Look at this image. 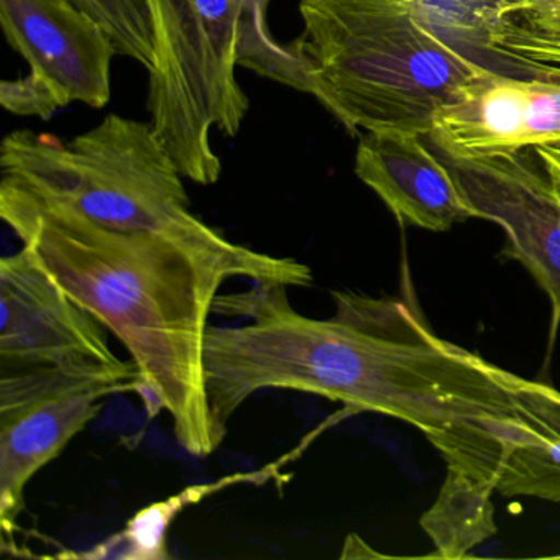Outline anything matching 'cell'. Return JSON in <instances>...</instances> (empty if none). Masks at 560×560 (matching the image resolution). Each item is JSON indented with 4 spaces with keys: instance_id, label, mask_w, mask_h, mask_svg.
<instances>
[{
    "instance_id": "cell-1",
    "label": "cell",
    "mask_w": 560,
    "mask_h": 560,
    "mask_svg": "<svg viewBox=\"0 0 560 560\" xmlns=\"http://www.w3.org/2000/svg\"><path fill=\"white\" fill-rule=\"evenodd\" d=\"M0 218L124 343L149 418L168 412L179 445L211 455L221 444L206 393V332L219 288L229 278L252 280L247 268L170 235L113 231L4 191Z\"/></svg>"
},
{
    "instance_id": "cell-2",
    "label": "cell",
    "mask_w": 560,
    "mask_h": 560,
    "mask_svg": "<svg viewBox=\"0 0 560 560\" xmlns=\"http://www.w3.org/2000/svg\"><path fill=\"white\" fill-rule=\"evenodd\" d=\"M0 170V191L35 205L113 231L170 235L247 268L252 281L313 284L307 265L234 244L192 214L185 176L152 124L109 114L70 142L18 130L2 140Z\"/></svg>"
},
{
    "instance_id": "cell-3",
    "label": "cell",
    "mask_w": 560,
    "mask_h": 560,
    "mask_svg": "<svg viewBox=\"0 0 560 560\" xmlns=\"http://www.w3.org/2000/svg\"><path fill=\"white\" fill-rule=\"evenodd\" d=\"M320 106L350 136L412 132L488 68L458 50L409 0H301Z\"/></svg>"
},
{
    "instance_id": "cell-4",
    "label": "cell",
    "mask_w": 560,
    "mask_h": 560,
    "mask_svg": "<svg viewBox=\"0 0 560 560\" xmlns=\"http://www.w3.org/2000/svg\"><path fill=\"white\" fill-rule=\"evenodd\" d=\"M155 60L149 70L150 124L189 182L215 185L218 129L237 137L250 109L238 84L237 9L232 0H145Z\"/></svg>"
},
{
    "instance_id": "cell-5",
    "label": "cell",
    "mask_w": 560,
    "mask_h": 560,
    "mask_svg": "<svg viewBox=\"0 0 560 560\" xmlns=\"http://www.w3.org/2000/svg\"><path fill=\"white\" fill-rule=\"evenodd\" d=\"M133 362L45 365L0 375V527L15 546L25 488L117 393H136Z\"/></svg>"
},
{
    "instance_id": "cell-6",
    "label": "cell",
    "mask_w": 560,
    "mask_h": 560,
    "mask_svg": "<svg viewBox=\"0 0 560 560\" xmlns=\"http://www.w3.org/2000/svg\"><path fill=\"white\" fill-rule=\"evenodd\" d=\"M477 219L506 234L501 257L516 260L552 307L549 352L560 327V196L533 150L477 160H447Z\"/></svg>"
},
{
    "instance_id": "cell-7",
    "label": "cell",
    "mask_w": 560,
    "mask_h": 560,
    "mask_svg": "<svg viewBox=\"0 0 560 560\" xmlns=\"http://www.w3.org/2000/svg\"><path fill=\"white\" fill-rule=\"evenodd\" d=\"M2 372L45 365L119 363L107 327L73 300L34 250L0 258Z\"/></svg>"
},
{
    "instance_id": "cell-8",
    "label": "cell",
    "mask_w": 560,
    "mask_h": 560,
    "mask_svg": "<svg viewBox=\"0 0 560 560\" xmlns=\"http://www.w3.org/2000/svg\"><path fill=\"white\" fill-rule=\"evenodd\" d=\"M428 139L445 160L490 159L560 145V81L488 70L435 114Z\"/></svg>"
},
{
    "instance_id": "cell-9",
    "label": "cell",
    "mask_w": 560,
    "mask_h": 560,
    "mask_svg": "<svg viewBox=\"0 0 560 560\" xmlns=\"http://www.w3.org/2000/svg\"><path fill=\"white\" fill-rule=\"evenodd\" d=\"M0 25L12 50L57 97L103 109L110 101L116 45L71 0H0Z\"/></svg>"
},
{
    "instance_id": "cell-10",
    "label": "cell",
    "mask_w": 560,
    "mask_h": 560,
    "mask_svg": "<svg viewBox=\"0 0 560 560\" xmlns=\"http://www.w3.org/2000/svg\"><path fill=\"white\" fill-rule=\"evenodd\" d=\"M412 132L363 133L355 153V175L395 215L402 228L447 232L477 219L451 166Z\"/></svg>"
},
{
    "instance_id": "cell-11",
    "label": "cell",
    "mask_w": 560,
    "mask_h": 560,
    "mask_svg": "<svg viewBox=\"0 0 560 560\" xmlns=\"http://www.w3.org/2000/svg\"><path fill=\"white\" fill-rule=\"evenodd\" d=\"M523 425L504 454L497 491L560 503V392L527 380Z\"/></svg>"
},
{
    "instance_id": "cell-12",
    "label": "cell",
    "mask_w": 560,
    "mask_h": 560,
    "mask_svg": "<svg viewBox=\"0 0 560 560\" xmlns=\"http://www.w3.org/2000/svg\"><path fill=\"white\" fill-rule=\"evenodd\" d=\"M307 435L306 441L300 447L294 448L291 454L284 455L275 464L267 465L261 470L250 471V474H234L221 478L211 483L192 485L185 488L182 493L173 494L166 500L140 510L132 520L127 523L126 529L114 534L109 539L104 540L100 546L86 550V552L73 553L81 559H130V560H166L170 559L166 537H168L170 527L173 520L185 510L186 506L199 503L215 491L225 490L229 487L242 483H265L271 478L280 475V467L287 462L293 460L301 451L310 445L311 439L317 434Z\"/></svg>"
},
{
    "instance_id": "cell-13",
    "label": "cell",
    "mask_w": 560,
    "mask_h": 560,
    "mask_svg": "<svg viewBox=\"0 0 560 560\" xmlns=\"http://www.w3.org/2000/svg\"><path fill=\"white\" fill-rule=\"evenodd\" d=\"M493 491H497L494 481L480 480L447 465L438 500L419 520L434 544L432 557L465 559L471 549L497 534Z\"/></svg>"
},
{
    "instance_id": "cell-14",
    "label": "cell",
    "mask_w": 560,
    "mask_h": 560,
    "mask_svg": "<svg viewBox=\"0 0 560 560\" xmlns=\"http://www.w3.org/2000/svg\"><path fill=\"white\" fill-rule=\"evenodd\" d=\"M232 4L238 19V67L316 97L317 81L303 37L280 44L268 31L270 0H232Z\"/></svg>"
},
{
    "instance_id": "cell-15",
    "label": "cell",
    "mask_w": 560,
    "mask_h": 560,
    "mask_svg": "<svg viewBox=\"0 0 560 560\" xmlns=\"http://www.w3.org/2000/svg\"><path fill=\"white\" fill-rule=\"evenodd\" d=\"M109 35L117 54L147 70L153 67L152 25L145 0H71Z\"/></svg>"
},
{
    "instance_id": "cell-16",
    "label": "cell",
    "mask_w": 560,
    "mask_h": 560,
    "mask_svg": "<svg viewBox=\"0 0 560 560\" xmlns=\"http://www.w3.org/2000/svg\"><path fill=\"white\" fill-rule=\"evenodd\" d=\"M485 28L560 40V0H494L481 11L478 35Z\"/></svg>"
},
{
    "instance_id": "cell-17",
    "label": "cell",
    "mask_w": 560,
    "mask_h": 560,
    "mask_svg": "<svg viewBox=\"0 0 560 560\" xmlns=\"http://www.w3.org/2000/svg\"><path fill=\"white\" fill-rule=\"evenodd\" d=\"M480 37L485 50L526 68L534 78L560 81V40L529 37L500 28H485Z\"/></svg>"
},
{
    "instance_id": "cell-18",
    "label": "cell",
    "mask_w": 560,
    "mask_h": 560,
    "mask_svg": "<svg viewBox=\"0 0 560 560\" xmlns=\"http://www.w3.org/2000/svg\"><path fill=\"white\" fill-rule=\"evenodd\" d=\"M0 104L9 113L18 116H37L44 120L50 119L57 110L61 109L54 93L31 74L21 80L2 81Z\"/></svg>"
},
{
    "instance_id": "cell-19",
    "label": "cell",
    "mask_w": 560,
    "mask_h": 560,
    "mask_svg": "<svg viewBox=\"0 0 560 560\" xmlns=\"http://www.w3.org/2000/svg\"><path fill=\"white\" fill-rule=\"evenodd\" d=\"M416 8L421 9L435 25L475 31L478 14L487 5L488 0H409Z\"/></svg>"
},
{
    "instance_id": "cell-20",
    "label": "cell",
    "mask_w": 560,
    "mask_h": 560,
    "mask_svg": "<svg viewBox=\"0 0 560 560\" xmlns=\"http://www.w3.org/2000/svg\"><path fill=\"white\" fill-rule=\"evenodd\" d=\"M533 152L560 196V145L537 147Z\"/></svg>"
},
{
    "instance_id": "cell-21",
    "label": "cell",
    "mask_w": 560,
    "mask_h": 560,
    "mask_svg": "<svg viewBox=\"0 0 560 560\" xmlns=\"http://www.w3.org/2000/svg\"><path fill=\"white\" fill-rule=\"evenodd\" d=\"M493 2H494V0H493Z\"/></svg>"
}]
</instances>
